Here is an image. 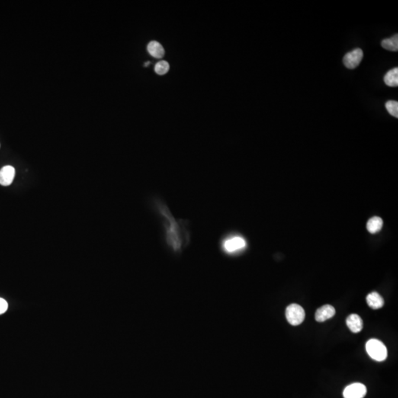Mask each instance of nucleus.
<instances>
[{
  "label": "nucleus",
  "mask_w": 398,
  "mask_h": 398,
  "mask_svg": "<svg viewBox=\"0 0 398 398\" xmlns=\"http://www.w3.org/2000/svg\"><path fill=\"white\" fill-rule=\"evenodd\" d=\"M156 210L163 219L165 241L174 252H178L189 241V233L184 223L176 220L163 201L156 199Z\"/></svg>",
  "instance_id": "nucleus-1"
},
{
  "label": "nucleus",
  "mask_w": 398,
  "mask_h": 398,
  "mask_svg": "<svg viewBox=\"0 0 398 398\" xmlns=\"http://www.w3.org/2000/svg\"><path fill=\"white\" fill-rule=\"evenodd\" d=\"M245 246L246 241L240 235L228 236L222 241V249L227 254H235L241 252L243 250Z\"/></svg>",
  "instance_id": "nucleus-2"
},
{
  "label": "nucleus",
  "mask_w": 398,
  "mask_h": 398,
  "mask_svg": "<svg viewBox=\"0 0 398 398\" xmlns=\"http://www.w3.org/2000/svg\"><path fill=\"white\" fill-rule=\"evenodd\" d=\"M367 354L373 359L377 361H383L387 357L386 346L377 339H370L366 344Z\"/></svg>",
  "instance_id": "nucleus-3"
},
{
  "label": "nucleus",
  "mask_w": 398,
  "mask_h": 398,
  "mask_svg": "<svg viewBox=\"0 0 398 398\" xmlns=\"http://www.w3.org/2000/svg\"><path fill=\"white\" fill-rule=\"evenodd\" d=\"M287 322L293 326L303 323L306 317V313L303 307L297 304H291L287 306L286 310Z\"/></svg>",
  "instance_id": "nucleus-4"
},
{
  "label": "nucleus",
  "mask_w": 398,
  "mask_h": 398,
  "mask_svg": "<svg viewBox=\"0 0 398 398\" xmlns=\"http://www.w3.org/2000/svg\"><path fill=\"white\" fill-rule=\"evenodd\" d=\"M364 57V53L362 49L357 48L353 51L347 53L343 59V62L346 67L348 69H355L361 63Z\"/></svg>",
  "instance_id": "nucleus-5"
},
{
  "label": "nucleus",
  "mask_w": 398,
  "mask_h": 398,
  "mask_svg": "<svg viewBox=\"0 0 398 398\" xmlns=\"http://www.w3.org/2000/svg\"><path fill=\"white\" fill-rule=\"evenodd\" d=\"M367 387L362 383H355L347 386L343 392L344 398H364L367 395Z\"/></svg>",
  "instance_id": "nucleus-6"
},
{
  "label": "nucleus",
  "mask_w": 398,
  "mask_h": 398,
  "mask_svg": "<svg viewBox=\"0 0 398 398\" xmlns=\"http://www.w3.org/2000/svg\"><path fill=\"white\" fill-rule=\"evenodd\" d=\"M15 168L11 165H7L0 170V184L2 186H9L12 184L15 177Z\"/></svg>",
  "instance_id": "nucleus-7"
},
{
  "label": "nucleus",
  "mask_w": 398,
  "mask_h": 398,
  "mask_svg": "<svg viewBox=\"0 0 398 398\" xmlns=\"http://www.w3.org/2000/svg\"><path fill=\"white\" fill-rule=\"evenodd\" d=\"M335 314V310L332 306L325 305L316 310L315 319L317 322H323L332 318Z\"/></svg>",
  "instance_id": "nucleus-8"
},
{
  "label": "nucleus",
  "mask_w": 398,
  "mask_h": 398,
  "mask_svg": "<svg viewBox=\"0 0 398 398\" xmlns=\"http://www.w3.org/2000/svg\"><path fill=\"white\" fill-rule=\"evenodd\" d=\"M347 325L352 332L357 333L362 330L363 321L358 314H351L347 317Z\"/></svg>",
  "instance_id": "nucleus-9"
},
{
  "label": "nucleus",
  "mask_w": 398,
  "mask_h": 398,
  "mask_svg": "<svg viewBox=\"0 0 398 398\" xmlns=\"http://www.w3.org/2000/svg\"><path fill=\"white\" fill-rule=\"evenodd\" d=\"M367 303L371 309L377 310L383 307L384 300L378 293L373 292L367 296Z\"/></svg>",
  "instance_id": "nucleus-10"
},
{
  "label": "nucleus",
  "mask_w": 398,
  "mask_h": 398,
  "mask_svg": "<svg viewBox=\"0 0 398 398\" xmlns=\"http://www.w3.org/2000/svg\"><path fill=\"white\" fill-rule=\"evenodd\" d=\"M148 53L156 59H161L165 55V49L159 42L156 41H152L148 44L147 46Z\"/></svg>",
  "instance_id": "nucleus-11"
},
{
  "label": "nucleus",
  "mask_w": 398,
  "mask_h": 398,
  "mask_svg": "<svg viewBox=\"0 0 398 398\" xmlns=\"http://www.w3.org/2000/svg\"><path fill=\"white\" fill-rule=\"evenodd\" d=\"M385 84L391 87H396L398 86V69L397 67L389 70L384 76Z\"/></svg>",
  "instance_id": "nucleus-12"
},
{
  "label": "nucleus",
  "mask_w": 398,
  "mask_h": 398,
  "mask_svg": "<svg viewBox=\"0 0 398 398\" xmlns=\"http://www.w3.org/2000/svg\"><path fill=\"white\" fill-rule=\"evenodd\" d=\"M382 226H383V220L377 216L372 218L367 222V230L372 234L378 232L381 229Z\"/></svg>",
  "instance_id": "nucleus-13"
},
{
  "label": "nucleus",
  "mask_w": 398,
  "mask_h": 398,
  "mask_svg": "<svg viewBox=\"0 0 398 398\" xmlns=\"http://www.w3.org/2000/svg\"><path fill=\"white\" fill-rule=\"evenodd\" d=\"M382 47L389 51L397 52L398 50V35L395 34L389 39H383L381 42Z\"/></svg>",
  "instance_id": "nucleus-14"
},
{
  "label": "nucleus",
  "mask_w": 398,
  "mask_h": 398,
  "mask_svg": "<svg viewBox=\"0 0 398 398\" xmlns=\"http://www.w3.org/2000/svg\"><path fill=\"white\" fill-rule=\"evenodd\" d=\"M170 65L166 61H161L155 66V72L158 75H163L169 71Z\"/></svg>",
  "instance_id": "nucleus-15"
},
{
  "label": "nucleus",
  "mask_w": 398,
  "mask_h": 398,
  "mask_svg": "<svg viewBox=\"0 0 398 398\" xmlns=\"http://www.w3.org/2000/svg\"><path fill=\"white\" fill-rule=\"evenodd\" d=\"M386 109L388 112L393 116V117H398V103L395 101H389L386 102Z\"/></svg>",
  "instance_id": "nucleus-16"
},
{
  "label": "nucleus",
  "mask_w": 398,
  "mask_h": 398,
  "mask_svg": "<svg viewBox=\"0 0 398 398\" xmlns=\"http://www.w3.org/2000/svg\"><path fill=\"white\" fill-rule=\"evenodd\" d=\"M8 303L2 298H0V314L5 313V311L8 310Z\"/></svg>",
  "instance_id": "nucleus-17"
},
{
  "label": "nucleus",
  "mask_w": 398,
  "mask_h": 398,
  "mask_svg": "<svg viewBox=\"0 0 398 398\" xmlns=\"http://www.w3.org/2000/svg\"><path fill=\"white\" fill-rule=\"evenodd\" d=\"M149 64H150V62H147V63L145 64V66H148V65H149Z\"/></svg>",
  "instance_id": "nucleus-18"
}]
</instances>
